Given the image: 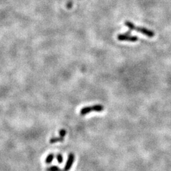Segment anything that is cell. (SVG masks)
I'll use <instances>...</instances> for the list:
<instances>
[{
  "label": "cell",
  "mask_w": 171,
  "mask_h": 171,
  "mask_svg": "<svg viewBox=\"0 0 171 171\" xmlns=\"http://www.w3.org/2000/svg\"><path fill=\"white\" fill-rule=\"evenodd\" d=\"M67 134V131L66 130H65L63 129H61L60 131H59V134H60V136H62V137H65V136Z\"/></svg>",
  "instance_id": "9c48e42d"
},
{
  "label": "cell",
  "mask_w": 171,
  "mask_h": 171,
  "mask_svg": "<svg viewBox=\"0 0 171 171\" xmlns=\"http://www.w3.org/2000/svg\"><path fill=\"white\" fill-rule=\"evenodd\" d=\"M74 160H75V155H74V153H71L68 155V159H67V160L66 162V164H65L63 170V171H69L70 170H71Z\"/></svg>",
  "instance_id": "277c9868"
},
{
  "label": "cell",
  "mask_w": 171,
  "mask_h": 171,
  "mask_svg": "<svg viewBox=\"0 0 171 171\" xmlns=\"http://www.w3.org/2000/svg\"><path fill=\"white\" fill-rule=\"evenodd\" d=\"M56 160L59 164H62V162L63 161V155L62 154H60V153H58V154L56 155Z\"/></svg>",
  "instance_id": "ba28073f"
},
{
  "label": "cell",
  "mask_w": 171,
  "mask_h": 171,
  "mask_svg": "<svg viewBox=\"0 0 171 171\" xmlns=\"http://www.w3.org/2000/svg\"><path fill=\"white\" fill-rule=\"evenodd\" d=\"M54 158H55V155L53 153H50V154L46 157L45 162L47 164H50L53 162V160Z\"/></svg>",
  "instance_id": "8992f818"
},
{
  "label": "cell",
  "mask_w": 171,
  "mask_h": 171,
  "mask_svg": "<svg viewBox=\"0 0 171 171\" xmlns=\"http://www.w3.org/2000/svg\"><path fill=\"white\" fill-rule=\"evenodd\" d=\"M46 171H63L58 166L56 165H52L50 167H48L46 169Z\"/></svg>",
  "instance_id": "52a82bcc"
},
{
  "label": "cell",
  "mask_w": 171,
  "mask_h": 171,
  "mask_svg": "<svg viewBox=\"0 0 171 171\" xmlns=\"http://www.w3.org/2000/svg\"><path fill=\"white\" fill-rule=\"evenodd\" d=\"M64 140V138L62 136H59V137H54L50 139V143L51 144L56 143L58 142H62Z\"/></svg>",
  "instance_id": "5b68a950"
},
{
  "label": "cell",
  "mask_w": 171,
  "mask_h": 171,
  "mask_svg": "<svg viewBox=\"0 0 171 171\" xmlns=\"http://www.w3.org/2000/svg\"><path fill=\"white\" fill-rule=\"evenodd\" d=\"M103 109L104 107L102 105H95L82 108L81 110L80 113L81 115H86L91 112H102L103 110Z\"/></svg>",
  "instance_id": "7a4b0ae2"
},
{
  "label": "cell",
  "mask_w": 171,
  "mask_h": 171,
  "mask_svg": "<svg viewBox=\"0 0 171 171\" xmlns=\"http://www.w3.org/2000/svg\"><path fill=\"white\" fill-rule=\"evenodd\" d=\"M125 25L127 26V27H128L129 29L131 30H136L138 32L141 33L143 35H145L146 36L150 38H152L155 36V32L153 31V30H151L150 29H148L145 27H139V26H136L134 25L133 23L131 22L130 21H126L125 22Z\"/></svg>",
  "instance_id": "6da1fadb"
},
{
  "label": "cell",
  "mask_w": 171,
  "mask_h": 171,
  "mask_svg": "<svg viewBox=\"0 0 171 171\" xmlns=\"http://www.w3.org/2000/svg\"><path fill=\"white\" fill-rule=\"evenodd\" d=\"M117 39L120 41L136 42L138 40V38L136 36L130 34V30L126 34H120L117 36Z\"/></svg>",
  "instance_id": "3957f363"
}]
</instances>
